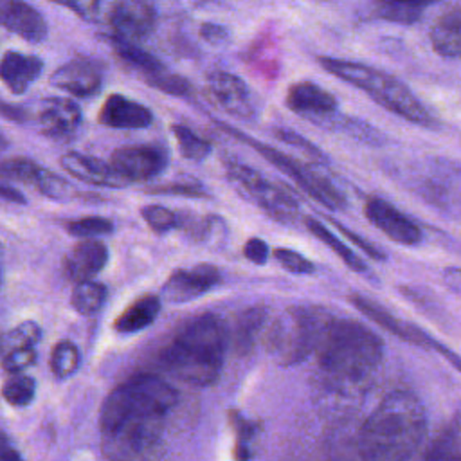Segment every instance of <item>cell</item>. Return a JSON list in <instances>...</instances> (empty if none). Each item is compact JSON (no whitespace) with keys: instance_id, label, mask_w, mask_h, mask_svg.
Listing matches in <instances>:
<instances>
[{"instance_id":"6da1fadb","label":"cell","mask_w":461,"mask_h":461,"mask_svg":"<svg viewBox=\"0 0 461 461\" xmlns=\"http://www.w3.org/2000/svg\"><path fill=\"white\" fill-rule=\"evenodd\" d=\"M176 402V389L157 375H133L115 385L99 411L104 454L112 459L158 456L164 421Z\"/></svg>"},{"instance_id":"7a4b0ae2","label":"cell","mask_w":461,"mask_h":461,"mask_svg":"<svg viewBox=\"0 0 461 461\" xmlns=\"http://www.w3.org/2000/svg\"><path fill=\"white\" fill-rule=\"evenodd\" d=\"M427 436V412L411 391L398 389L382 398L358 430L357 448L369 461L412 457Z\"/></svg>"},{"instance_id":"3957f363","label":"cell","mask_w":461,"mask_h":461,"mask_svg":"<svg viewBox=\"0 0 461 461\" xmlns=\"http://www.w3.org/2000/svg\"><path fill=\"white\" fill-rule=\"evenodd\" d=\"M227 344L225 322L212 313H202L176 331L162 349L160 362L180 382L209 387L221 373Z\"/></svg>"},{"instance_id":"277c9868","label":"cell","mask_w":461,"mask_h":461,"mask_svg":"<svg viewBox=\"0 0 461 461\" xmlns=\"http://www.w3.org/2000/svg\"><path fill=\"white\" fill-rule=\"evenodd\" d=\"M321 373L333 384L357 385L382 364L384 342L366 324L331 317L315 349Z\"/></svg>"},{"instance_id":"5b68a950","label":"cell","mask_w":461,"mask_h":461,"mask_svg":"<svg viewBox=\"0 0 461 461\" xmlns=\"http://www.w3.org/2000/svg\"><path fill=\"white\" fill-rule=\"evenodd\" d=\"M319 63L324 70L353 85L355 88L366 92L375 103L403 117L405 121L420 126H427V128H432L438 124L432 113L400 79L357 61L321 56Z\"/></svg>"},{"instance_id":"8992f818","label":"cell","mask_w":461,"mask_h":461,"mask_svg":"<svg viewBox=\"0 0 461 461\" xmlns=\"http://www.w3.org/2000/svg\"><path fill=\"white\" fill-rule=\"evenodd\" d=\"M331 315L319 306L294 304L283 310L265 331V349L283 366H294L315 353Z\"/></svg>"},{"instance_id":"52a82bcc","label":"cell","mask_w":461,"mask_h":461,"mask_svg":"<svg viewBox=\"0 0 461 461\" xmlns=\"http://www.w3.org/2000/svg\"><path fill=\"white\" fill-rule=\"evenodd\" d=\"M220 128H223L229 135H234L236 139L247 142L250 148H254L263 158H267L270 164H274L277 169H281L283 173H286L306 194H310L312 198H315L319 203H322L324 207L331 209V211H339L346 207V198L344 194L335 187V184L331 180H328L324 175L313 171L312 167L299 164L297 160H294L292 157H288L286 153L267 146L263 142L254 140L249 135H243L241 131H238L236 128H230L223 122H218Z\"/></svg>"},{"instance_id":"ba28073f","label":"cell","mask_w":461,"mask_h":461,"mask_svg":"<svg viewBox=\"0 0 461 461\" xmlns=\"http://www.w3.org/2000/svg\"><path fill=\"white\" fill-rule=\"evenodd\" d=\"M229 180L236 189L256 205H259L270 218L281 223H294L299 216V205L295 198L286 193L283 187L276 185L272 180L258 173L247 164H241L234 158L223 160Z\"/></svg>"},{"instance_id":"9c48e42d","label":"cell","mask_w":461,"mask_h":461,"mask_svg":"<svg viewBox=\"0 0 461 461\" xmlns=\"http://www.w3.org/2000/svg\"><path fill=\"white\" fill-rule=\"evenodd\" d=\"M110 162L128 182H144L162 173L167 164V155L160 146L135 144L117 148Z\"/></svg>"},{"instance_id":"30bf717a","label":"cell","mask_w":461,"mask_h":461,"mask_svg":"<svg viewBox=\"0 0 461 461\" xmlns=\"http://www.w3.org/2000/svg\"><path fill=\"white\" fill-rule=\"evenodd\" d=\"M155 18L148 0H115L108 13L112 38L137 43L153 31Z\"/></svg>"},{"instance_id":"8fae6325","label":"cell","mask_w":461,"mask_h":461,"mask_svg":"<svg viewBox=\"0 0 461 461\" xmlns=\"http://www.w3.org/2000/svg\"><path fill=\"white\" fill-rule=\"evenodd\" d=\"M364 214L389 240H393L400 245L414 247V245L421 243V240H423L421 229L409 216H405L400 209H396L391 202H387L380 196L367 198V202L364 205Z\"/></svg>"},{"instance_id":"7c38bea8","label":"cell","mask_w":461,"mask_h":461,"mask_svg":"<svg viewBox=\"0 0 461 461\" xmlns=\"http://www.w3.org/2000/svg\"><path fill=\"white\" fill-rule=\"evenodd\" d=\"M220 268L211 263H200L191 268H176L162 285V297L169 303L180 304L207 294L220 285Z\"/></svg>"},{"instance_id":"4fadbf2b","label":"cell","mask_w":461,"mask_h":461,"mask_svg":"<svg viewBox=\"0 0 461 461\" xmlns=\"http://www.w3.org/2000/svg\"><path fill=\"white\" fill-rule=\"evenodd\" d=\"M207 94L227 113L250 121L256 115V106L249 86L243 79L230 72L216 70L207 76Z\"/></svg>"},{"instance_id":"5bb4252c","label":"cell","mask_w":461,"mask_h":461,"mask_svg":"<svg viewBox=\"0 0 461 461\" xmlns=\"http://www.w3.org/2000/svg\"><path fill=\"white\" fill-rule=\"evenodd\" d=\"M50 85L76 97H90L103 85V68L90 58H74L52 72Z\"/></svg>"},{"instance_id":"9a60e30c","label":"cell","mask_w":461,"mask_h":461,"mask_svg":"<svg viewBox=\"0 0 461 461\" xmlns=\"http://www.w3.org/2000/svg\"><path fill=\"white\" fill-rule=\"evenodd\" d=\"M286 106L312 121H331L337 115V99L313 81H297L286 92Z\"/></svg>"},{"instance_id":"2e32d148","label":"cell","mask_w":461,"mask_h":461,"mask_svg":"<svg viewBox=\"0 0 461 461\" xmlns=\"http://www.w3.org/2000/svg\"><path fill=\"white\" fill-rule=\"evenodd\" d=\"M43 135L50 139H68L81 126L83 113L77 103L65 97L41 99L36 112Z\"/></svg>"},{"instance_id":"e0dca14e","label":"cell","mask_w":461,"mask_h":461,"mask_svg":"<svg viewBox=\"0 0 461 461\" xmlns=\"http://www.w3.org/2000/svg\"><path fill=\"white\" fill-rule=\"evenodd\" d=\"M61 167L88 185L95 187H124L128 180L117 173L112 162H104L97 157L85 155L79 151H67L59 158Z\"/></svg>"},{"instance_id":"ac0fdd59","label":"cell","mask_w":461,"mask_h":461,"mask_svg":"<svg viewBox=\"0 0 461 461\" xmlns=\"http://www.w3.org/2000/svg\"><path fill=\"white\" fill-rule=\"evenodd\" d=\"M97 121L106 128L140 130L153 122V113L148 106L122 94H112L104 99Z\"/></svg>"},{"instance_id":"d6986e66","label":"cell","mask_w":461,"mask_h":461,"mask_svg":"<svg viewBox=\"0 0 461 461\" xmlns=\"http://www.w3.org/2000/svg\"><path fill=\"white\" fill-rule=\"evenodd\" d=\"M349 301L358 312H362L375 324H378L380 328L396 335L398 339H402L405 342H411V344H416V346H423V348H429V344H434L418 326L398 319L387 308H384L380 303H376V301H373L366 295H360V294H351Z\"/></svg>"},{"instance_id":"ffe728a7","label":"cell","mask_w":461,"mask_h":461,"mask_svg":"<svg viewBox=\"0 0 461 461\" xmlns=\"http://www.w3.org/2000/svg\"><path fill=\"white\" fill-rule=\"evenodd\" d=\"M108 263V249L95 238H83L65 258L63 268L70 281L81 283L94 279Z\"/></svg>"},{"instance_id":"44dd1931","label":"cell","mask_w":461,"mask_h":461,"mask_svg":"<svg viewBox=\"0 0 461 461\" xmlns=\"http://www.w3.org/2000/svg\"><path fill=\"white\" fill-rule=\"evenodd\" d=\"M0 20L7 31L31 43H40L47 38L45 18L23 0H0Z\"/></svg>"},{"instance_id":"7402d4cb","label":"cell","mask_w":461,"mask_h":461,"mask_svg":"<svg viewBox=\"0 0 461 461\" xmlns=\"http://www.w3.org/2000/svg\"><path fill=\"white\" fill-rule=\"evenodd\" d=\"M432 49L443 58H461V0L450 2L430 25Z\"/></svg>"},{"instance_id":"603a6c76","label":"cell","mask_w":461,"mask_h":461,"mask_svg":"<svg viewBox=\"0 0 461 461\" xmlns=\"http://www.w3.org/2000/svg\"><path fill=\"white\" fill-rule=\"evenodd\" d=\"M43 61L38 56L5 50L0 63V77L13 94H23L41 74Z\"/></svg>"},{"instance_id":"cb8c5ba5","label":"cell","mask_w":461,"mask_h":461,"mask_svg":"<svg viewBox=\"0 0 461 461\" xmlns=\"http://www.w3.org/2000/svg\"><path fill=\"white\" fill-rule=\"evenodd\" d=\"M162 308L160 297L153 294H146L137 297L133 303H130L115 319L113 330L121 335H131L137 333L155 322Z\"/></svg>"},{"instance_id":"d4e9b609","label":"cell","mask_w":461,"mask_h":461,"mask_svg":"<svg viewBox=\"0 0 461 461\" xmlns=\"http://www.w3.org/2000/svg\"><path fill=\"white\" fill-rule=\"evenodd\" d=\"M304 225H306V229L315 236V238H319L328 249H331L339 258H340V261L346 265V267H349L351 270H355V272H367V265L364 263V259H360V256L353 250V249H349L344 241H340L339 240V236L333 232V230H330L322 221H319L317 218H312V216H306L304 220Z\"/></svg>"},{"instance_id":"484cf974","label":"cell","mask_w":461,"mask_h":461,"mask_svg":"<svg viewBox=\"0 0 461 461\" xmlns=\"http://www.w3.org/2000/svg\"><path fill=\"white\" fill-rule=\"evenodd\" d=\"M112 47H113V52L128 65L131 67L133 70L140 72L142 77H149L157 72H160L162 68H166L158 58H155L153 54H149L148 50L140 49L137 43L133 41H124V40H117V38H112Z\"/></svg>"},{"instance_id":"4316f807","label":"cell","mask_w":461,"mask_h":461,"mask_svg":"<svg viewBox=\"0 0 461 461\" xmlns=\"http://www.w3.org/2000/svg\"><path fill=\"white\" fill-rule=\"evenodd\" d=\"M25 184L34 185V189L38 193H41L43 196L52 198V200H67V198H72V194H74L72 185L63 176H59L38 164H34V167L31 169Z\"/></svg>"},{"instance_id":"83f0119b","label":"cell","mask_w":461,"mask_h":461,"mask_svg":"<svg viewBox=\"0 0 461 461\" xmlns=\"http://www.w3.org/2000/svg\"><path fill=\"white\" fill-rule=\"evenodd\" d=\"M106 295H108V290L103 283L88 279V281L76 283V288L72 290V295H70V304L81 315H94L103 308Z\"/></svg>"},{"instance_id":"f1b7e54d","label":"cell","mask_w":461,"mask_h":461,"mask_svg":"<svg viewBox=\"0 0 461 461\" xmlns=\"http://www.w3.org/2000/svg\"><path fill=\"white\" fill-rule=\"evenodd\" d=\"M79 360H81V357H79L77 346L70 340H59L54 344V348L50 351L49 366H50L52 375L58 380H65L77 371Z\"/></svg>"},{"instance_id":"f546056e","label":"cell","mask_w":461,"mask_h":461,"mask_svg":"<svg viewBox=\"0 0 461 461\" xmlns=\"http://www.w3.org/2000/svg\"><path fill=\"white\" fill-rule=\"evenodd\" d=\"M36 394V380L29 375L13 373L2 385L4 400L13 407H27Z\"/></svg>"},{"instance_id":"4dcf8cb0","label":"cell","mask_w":461,"mask_h":461,"mask_svg":"<svg viewBox=\"0 0 461 461\" xmlns=\"http://www.w3.org/2000/svg\"><path fill=\"white\" fill-rule=\"evenodd\" d=\"M171 133H173V137L176 140L180 155L184 158H187V160H203L212 151L211 142L205 140L203 137L196 135L187 126L173 124L171 126Z\"/></svg>"},{"instance_id":"1f68e13d","label":"cell","mask_w":461,"mask_h":461,"mask_svg":"<svg viewBox=\"0 0 461 461\" xmlns=\"http://www.w3.org/2000/svg\"><path fill=\"white\" fill-rule=\"evenodd\" d=\"M41 328L34 321H23L4 333L2 337V351L13 348H34L41 340Z\"/></svg>"},{"instance_id":"d6a6232c","label":"cell","mask_w":461,"mask_h":461,"mask_svg":"<svg viewBox=\"0 0 461 461\" xmlns=\"http://www.w3.org/2000/svg\"><path fill=\"white\" fill-rule=\"evenodd\" d=\"M140 216L148 223V227L157 232V234H166L173 230L175 227H180V218L175 211L158 205V203H149L140 209Z\"/></svg>"},{"instance_id":"836d02e7","label":"cell","mask_w":461,"mask_h":461,"mask_svg":"<svg viewBox=\"0 0 461 461\" xmlns=\"http://www.w3.org/2000/svg\"><path fill=\"white\" fill-rule=\"evenodd\" d=\"M65 229L68 234L76 238H95V236L112 234L113 221L103 216H83V218L67 221Z\"/></svg>"},{"instance_id":"e575fe53","label":"cell","mask_w":461,"mask_h":461,"mask_svg":"<svg viewBox=\"0 0 461 461\" xmlns=\"http://www.w3.org/2000/svg\"><path fill=\"white\" fill-rule=\"evenodd\" d=\"M144 81L149 86H153V88H157V90H160L164 94L176 95V97H187L193 92V86H191V83L185 77H182L178 74H173L167 68H162L160 72L146 77Z\"/></svg>"},{"instance_id":"d590c367","label":"cell","mask_w":461,"mask_h":461,"mask_svg":"<svg viewBox=\"0 0 461 461\" xmlns=\"http://www.w3.org/2000/svg\"><path fill=\"white\" fill-rule=\"evenodd\" d=\"M375 11H376V16L394 23H414L421 16L420 9H412L393 0H376Z\"/></svg>"},{"instance_id":"8d00e7d4","label":"cell","mask_w":461,"mask_h":461,"mask_svg":"<svg viewBox=\"0 0 461 461\" xmlns=\"http://www.w3.org/2000/svg\"><path fill=\"white\" fill-rule=\"evenodd\" d=\"M274 259L288 272L292 274H313L315 272V265L303 254H299L297 250L286 249V247H277L274 249Z\"/></svg>"},{"instance_id":"74e56055","label":"cell","mask_w":461,"mask_h":461,"mask_svg":"<svg viewBox=\"0 0 461 461\" xmlns=\"http://www.w3.org/2000/svg\"><path fill=\"white\" fill-rule=\"evenodd\" d=\"M34 362H36L34 348H13L7 351H2V369L9 375L22 373Z\"/></svg>"},{"instance_id":"f35d334b","label":"cell","mask_w":461,"mask_h":461,"mask_svg":"<svg viewBox=\"0 0 461 461\" xmlns=\"http://www.w3.org/2000/svg\"><path fill=\"white\" fill-rule=\"evenodd\" d=\"M148 194H176V196H189V198H203L209 196L203 185L191 184V182H175L164 185H153L146 189Z\"/></svg>"},{"instance_id":"ab89813d","label":"cell","mask_w":461,"mask_h":461,"mask_svg":"<svg viewBox=\"0 0 461 461\" xmlns=\"http://www.w3.org/2000/svg\"><path fill=\"white\" fill-rule=\"evenodd\" d=\"M52 2L68 7L86 22H95L99 20V14H101L99 0H52Z\"/></svg>"},{"instance_id":"60d3db41","label":"cell","mask_w":461,"mask_h":461,"mask_svg":"<svg viewBox=\"0 0 461 461\" xmlns=\"http://www.w3.org/2000/svg\"><path fill=\"white\" fill-rule=\"evenodd\" d=\"M328 220L331 221V225L333 227H337L349 241H353L355 245H358L369 258H373V259H376V261H384L385 259V254L380 250V249H376L373 243H369L367 240H364L362 236H358L357 232H353L349 227H346V225H342L340 221H337V220H333L331 216H328Z\"/></svg>"},{"instance_id":"b9f144b4","label":"cell","mask_w":461,"mask_h":461,"mask_svg":"<svg viewBox=\"0 0 461 461\" xmlns=\"http://www.w3.org/2000/svg\"><path fill=\"white\" fill-rule=\"evenodd\" d=\"M274 133H276V137H277L279 140H283V142H286V144H292V146L303 149L304 153H308V155H312V157H322V153H321V149H319L317 146H313L310 140H306L304 137H301L299 133H295V131H292V130L276 128Z\"/></svg>"},{"instance_id":"7bdbcfd3","label":"cell","mask_w":461,"mask_h":461,"mask_svg":"<svg viewBox=\"0 0 461 461\" xmlns=\"http://www.w3.org/2000/svg\"><path fill=\"white\" fill-rule=\"evenodd\" d=\"M268 245L261 238H250L243 245V256L254 265H265L268 259Z\"/></svg>"},{"instance_id":"ee69618b","label":"cell","mask_w":461,"mask_h":461,"mask_svg":"<svg viewBox=\"0 0 461 461\" xmlns=\"http://www.w3.org/2000/svg\"><path fill=\"white\" fill-rule=\"evenodd\" d=\"M200 34H202V38H203L205 41H209V43H212V45L221 43V41H225V40L229 38L227 31H225L221 25H216V23H203V25L200 27Z\"/></svg>"},{"instance_id":"f6af8a7d","label":"cell","mask_w":461,"mask_h":461,"mask_svg":"<svg viewBox=\"0 0 461 461\" xmlns=\"http://www.w3.org/2000/svg\"><path fill=\"white\" fill-rule=\"evenodd\" d=\"M443 281L445 285L456 292L457 295H461V268H456V267H450V268H445L443 272Z\"/></svg>"},{"instance_id":"bcb514c9","label":"cell","mask_w":461,"mask_h":461,"mask_svg":"<svg viewBox=\"0 0 461 461\" xmlns=\"http://www.w3.org/2000/svg\"><path fill=\"white\" fill-rule=\"evenodd\" d=\"M0 193H2V198L9 200V202H14V203H25V196L13 185H9L7 182H2L0 185Z\"/></svg>"},{"instance_id":"7dc6e473","label":"cell","mask_w":461,"mask_h":461,"mask_svg":"<svg viewBox=\"0 0 461 461\" xmlns=\"http://www.w3.org/2000/svg\"><path fill=\"white\" fill-rule=\"evenodd\" d=\"M2 112H4V117L11 119V121H18V122L23 121L25 115H27L20 106H11V104H7V103L2 104Z\"/></svg>"},{"instance_id":"c3c4849f","label":"cell","mask_w":461,"mask_h":461,"mask_svg":"<svg viewBox=\"0 0 461 461\" xmlns=\"http://www.w3.org/2000/svg\"><path fill=\"white\" fill-rule=\"evenodd\" d=\"M2 438H4V443H2V452H0V459L2 461H20L22 457H20V454L7 443V438H5V434H2Z\"/></svg>"}]
</instances>
